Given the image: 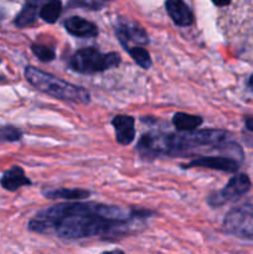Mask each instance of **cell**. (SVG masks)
Returning <instances> with one entry per match:
<instances>
[{
  "label": "cell",
  "instance_id": "1",
  "mask_svg": "<svg viewBox=\"0 0 253 254\" xmlns=\"http://www.w3.org/2000/svg\"><path fill=\"white\" fill-rule=\"evenodd\" d=\"M151 212L126 210L97 202H63L37 212L27 230L40 235H56L63 240L119 237L129 232L135 220L146 218Z\"/></svg>",
  "mask_w": 253,
  "mask_h": 254
},
{
  "label": "cell",
  "instance_id": "2",
  "mask_svg": "<svg viewBox=\"0 0 253 254\" xmlns=\"http://www.w3.org/2000/svg\"><path fill=\"white\" fill-rule=\"evenodd\" d=\"M25 78L32 87L56 99L81 104H87L91 101V94L84 87L69 83L34 66L25 68Z\"/></svg>",
  "mask_w": 253,
  "mask_h": 254
},
{
  "label": "cell",
  "instance_id": "3",
  "mask_svg": "<svg viewBox=\"0 0 253 254\" xmlns=\"http://www.w3.org/2000/svg\"><path fill=\"white\" fill-rule=\"evenodd\" d=\"M121 64V56L117 52L102 54L94 47L81 49L69 60V67L78 73L91 74L103 72Z\"/></svg>",
  "mask_w": 253,
  "mask_h": 254
},
{
  "label": "cell",
  "instance_id": "4",
  "mask_svg": "<svg viewBox=\"0 0 253 254\" xmlns=\"http://www.w3.org/2000/svg\"><path fill=\"white\" fill-rule=\"evenodd\" d=\"M136 151L145 160H153L161 155H179L181 154L180 135L156 131L146 133L139 140Z\"/></svg>",
  "mask_w": 253,
  "mask_h": 254
},
{
  "label": "cell",
  "instance_id": "5",
  "mask_svg": "<svg viewBox=\"0 0 253 254\" xmlns=\"http://www.w3.org/2000/svg\"><path fill=\"white\" fill-rule=\"evenodd\" d=\"M230 134L220 129H205V130H195L192 133H186L180 135L181 148L185 154L189 149H195L198 146H210L216 148L220 151H225V146L230 143Z\"/></svg>",
  "mask_w": 253,
  "mask_h": 254
},
{
  "label": "cell",
  "instance_id": "6",
  "mask_svg": "<svg viewBox=\"0 0 253 254\" xmlns=\"http://www.w3.org/2000/svg\"><path fill=\"white\" fill-rule=\"evenodd\" d=\"M223 228L227 233L240 238L253 237V207L243 205L228 211L223 221Z\"/></svg>",
  "mask_w": 253,
  "mask_h": 254
},
{
  "label": "cell",
  "instance_id": "7",
  "mask_svg": "<svg viewBox=\"0 0 253 254\" xmlns=\"http://www.w3.org/2000/svg\"><path fill=\"white\" fill-rule=\"evenodd\" d=\"M251 186H252V184H251L250 178L246 174H237L232 179H230L227 185L222 190L211 193L208 196V205L212 206V207L225 205L228 201L235 200V198L247 193L250 191Z\"/></svg>",
  "mask_w": 253,
  "mask_h": 254
},
{
  "label": "cell",
  "instance_id": "8",
  "mask_svg": "<svg viewBox=\"0 0 253 254\" xmlns=\"http://www.w3.org/2000/svg\"><path fill=\"white\" fill-rule=\"evenodd\" d=\"M240 161L227 158V156H201V158L192 159L190 163L183 164L181 168H203L211 169V170L223 171V173H236L240 169Z\"/></svg>",
  "mask_w": 253,
  "mask_h": 254
},
{
  "label": "cell",
  "instance_id": "9",
  "mask_svg": "<svg viewBox=\"0 0 253 254\" xmlns=\"http://www.w3.org/2000/svg\"><path fill=\"white\" fill-rule=\"evenodd\" d=\"M112 126L116 130V140L121 145H129L135 139V119L130 116L119 114L112 119Z\"/></svg>",
  "mask_w": 253,
  "mask_h": 254
},
{
  "label": "cell",
  "instance_id": "10",
  "mask_svg": "<svg viewBox=\"0 0 253 254\" xmlns=\"http://www.w3.org/2000/svg\"><path fill=\"white\" fill-rule=\"evenodd\" d=\"M117 37L121 41L122 46H129V42H135L138 45L149 44V36L141 27L131 22H123L116 29Z\"/></svg>",
  "mask_w": 253,
  "mask_h": 254
},
{
  "label": "cell",
  "instance_id": "11",
  "mask_svg": "<svg viewBox=\"0 0 253 254\" xmlns=\"http://www.w3.org/2000/svg\"><path fill=\"white\" fill-rule=\"evenodd\" d=\"M165 7L169 16L171 17L175 25L181 27L192 25L193 14L189 5H186L184 1H181V0H168L165 2Z\"/></svg>",
  "mask_w": 253,
  "mask_h": 254
},
{
  "label": "cell",
  "instance_id": "12",
  "mask_svg": "<svg viewBox=\"0 0 253 254\" xmlns=\"http://www.w3.org/2000/svg\"><path fill=\"white\" fill-rule=\"evenodd\" d=\"M63 26L71 35L77 37H96L98 35V27L93 22L81 16H71L66 19Z\"/></svg>",
  "mask_w": 253,
  "mask_h": 254
},
{
  "label": "cell",
  "instance_id": "13",
  "mask_svg": "<svg viewBox=\"0 0 253 254\" xmlns=\"http://www.w3.org/2000/svg\"><path fill=\"white\" fill-rule=\"evenodd\" d=\"M0 184H1L5 190L14 192V191L19 190L22 186H30L31 181H30L29 178H26L25 171L20 166H12L11 169H9V170L2 174Z\"/></svg>",
  "mask_w": 253,
  "mask_h": 254
},
{
  "label": "cell",
  "instance_id": "14",
  "mask_svg": "<svg viewBox=\"0 0 253 254\" xmlns=\"http://www.w3.org/2000/svg\"><path fill=\"white\" fill-rule=\"evenodd\" d=\"M42 195L49 200H57V198H62V200L67 201H79L88 198L91 196V192L87 190H82V189H55V190H44Z\"/></svg>",
  "mask_w": 253,
  "mask_h": 254
},
{
  "label": "cell",
  "instance_id": "15",
  "mask_svg": "<svg viewBox=\"0 0 253 254\" xmlns=\"http://www.w3.org/2000/svg\"><path fill=\"white\" fill-rule=\"evenodd\" d=\"M202 123L203 119L200 116L183 113V112H179L173 117V124L179 131L192 133L198 127L202 126Z\"/></svg>",
  "mask_w": 253,
  "mask_h": 254
},
{
  "label": "cell",
  "instance_id": "16",
  "mask_svg": "<svg viewBox=\"0 0 253 254\" xmlns=\"http://www.w3.org/2000/svg\"><path fill=\"white\" fill-rule=\"evenodd\" d=\"M39 1H27L21 9V11L15 17V25L20 27V29H22V27L31 26L32 24H35L36 22L37 7H39Z\"/></svg>",
  "mask_w": 253,
  "mask_h": 254
},
{
  "label": "cell",
  "instance_id": "17",
  "mask_svg": "<svg viewBox=\"0 0 253 254\" xmlns=\"http://www.w3.org/2000/svg\"><path fill=\"white\" fill-rule=\"evenodd\" d=\"M62 12V2L59 0L44 2L39 10V16L47 24H55Z\"/></svg>",
  "mask_w": 253,
  "mask_h": 254
},
{
  "label": "cell",
  "instance_id": "18",
  "mask_svg": "<svg viewBox=\"0 0 253 254\" xmlns=\"http://www.w3.org/2000/svg\"><path fill=\"white\" fill-rule=\"evenodd\" d=\"M126 51H128V54L130 55V57L134 60V62H135L138 66H140L141 68L149 69L151 67V64H153L150 54H149L145 49H143V47L128 46L126 47Z\"/></svg>",
  "mask_w": 253,
  "mask_h": 254
},
{
  "label": "cell",
  "instance_id": "19",
  "mask_svg": "<svg viewBox=\"0 0 253 254\" xmlns=\"http://www.w3.org/2000/svg\"><path fill=\"white\" fill-rule=\"evenodd\" d=\"M31 51L42 62H51L56 57V54H55L54 50L42 44H32Z\"/></svg>",
  "mask_w": 253,
  "mask_h": 254
},
{
  "label": "cell",
  "instance_id": "20",
  "mask_svg": "<svg viewBox=\"0 0 253 254\" xmlns=\"http://www.w3.org/2000/svg\"><path fill=\"white\" fill-rule=\"evenodd\" d=\"M22 138V131L12 126L0 128V140L1 141H19Z\"/></svg>",
  "mask_w": 253,
  "mask_h": 254
},
{
  "label": "cell",
  "instance_id": "21",
  "mask_svg": "<svg viewBox=\"0 0 253 254\" xmlns=\"http://www.w3.org/2000/svg\"><path fill=\"white\" fill-rule=\"evenodd\" d=\"M69 6H83V7H91L92 10H99L101 7L106 6V2L101 1H72Z\"/></svg>",
  "mask_w": 253,
  "mask_h": 254
},
{
  "label": "cell",
  "instance_id": "22",
  "mask_svg": "<svg viewBox=\"0 0 253 254\" xmlns=\"http://www.w3.org/2000/svg\"><path fill=\"white\" fill-rule=\"evenodd\" d=\"M246 127H247V129L250 131H252L253 133V118H247L246 119Z\"/></svg>",
  "mask_w": 253,
  "mask_h": 254
},
{
  "label": "cell",
  "instance_id": "23",
  "mask_svg": "<svg viewBox=\"0 0 253 254\" xmlns=\"http://www.w3.org/2000/svg\"><path fill=\"white\" fill-rule=\"evenodd\" d=\"M102 254H124V252L121 250H113V251H108V252H103Z\"/></svg>",
  "mask_w": 253,
  "mask_h": 254
},
{
  "label": "cell",
  "instance_id": "24",
  "mask_svg": "<svg viewBox=\"0 0 253 254\" xmlns=\"http://www.w3.org/2000/svg\"><path fill=\"white\" fill-rule=\"evenodd\" d=\"M230 2H215V5H217V6H225V5H228Z\"/></svg>",
  "mask_w": 253,
  "mask_h": 254
},
{
  "label": "cell",
  "instance_id": "25",
  "mask_svg": "<svg viewBox=\"0 0 253 254\" xmlns=\"http://www.w3.org/2000/svg\"><path fill=\"white\" fill-rule=\"evenodd\" d=\"M250 84H251V87H252V88H253V76L251 77V79H250Z\"/></svg>",
  "mask_w": 253,
  "mask_h": 254
}]
</instances>
